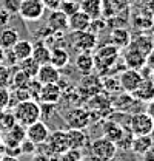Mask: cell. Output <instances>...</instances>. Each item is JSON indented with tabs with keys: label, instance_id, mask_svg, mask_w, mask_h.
Masks as SVG:
<instances>
[{
	"label": "cell",
	"instance_id": "obj_1",
	"mask_svg": "<svg viewBox=\"0 0 154 161\" xmlns=\"http://www.w3.org/2000/svg\"><path fill=\"white\" fill-rule=\"evenodd\" d=\"M13 113H14L16 121L19 124H22V125H25V127H28V125L34 124L36 121L42 119V116H40V104L34 99H25L17 102L14 110H13Z\"/></svg>",
	"mask_w": 154,
	"mask_h": 161
},
{
	"label": "cell",
	"instance_id": "obj_2",
	"mask_svg": "<svg viewBox=\"0 0 154 161\" xmlns=\"http://www.w3.org/2000/svg\"><path fill=\"white\" fill-rule=\"evenodd\" d=\"M93 58H94V68L99 71L100 76H105L113 70V65L119 60V48L111 43H106L99 48L96 56Z\"/></svg>",
	"mask_w": 154,
	"mask_h": 161
},
{
	"label": "cell",
	"instance_id": "obj_3",
	"mask_svg": "<svg viewBox=\"0 0 154 161\" xmlns=\"http://www.w3.org/2000/svg\"><path fill=\"white\" fill-rule=\"evenodd\" d=\"M116 152H117L116 144L105 136H100L91 142V153L99 160L111 161L116 157Z\"/></svg>",
	"mask_w": 154,
	"mask_h": 161
},
{
	"label": "cell",
	"instance_id": "obj_4",
	"mask_svg": "<svg viewBox=\"0 0 154 161\" xmlns=\"http://www.w3.org/2000/svg\"><path fill=\"white\" fill-rule=\"evenodd\" d=\"M65 121L68 124L69 129H80L85 130L90 122H91V112L83 108V107H76L71 108L66 115H65Z\"/></svg>",
	"mask_w": 154,
	"mask_h": 161
},
{
	"label": "cell",
	"instance_id": "obj_5",
	"mask_svg": "<svg viewBox=\"0 0 154 161\" xmlns=\"http://www.w3.org/2000/svg\"><path fill=\"white\" fill-rule=\"evenodd\" d=\"M154 121L145 113V112H136L131 113V118H130V132L139 136V135H148L150 130L153 129Z\"/></svg>",
	"mask_w": 154,
	"mask_h": 161
},
{
	"label": "cell",
	"instance_id": "obj_6",
	"mask_svg": "<svg viewBox=\"0 0 154 161\" xmlns=\"http://www.w3.org/2000/svg\"><path fill=\"white\" fill-rule=\"evenodd\" d=\"M73 45L79 53H90L97 47V34L85 31H73Z\"/></svg>",
	"mask_w": 154,
	"mask_h": 161
},
{
	"label": "cell",
	"instance_id": "obj_7",
	"mask_svg": "<svg viewBox=\"0 0 154 161\" xmlns=\"http://www.w3.org/2000/svg\"><path fill=\"white\" fill-rule=\"evenodd\" d=\"M43 13H45V6H43L42 0H22L19 16L23 20L36 22L43 17Z\"/></svg>",
	"mask_w": 154,
	"mask_h": 161
},
{
	"label": "cell",
	"instance_id": "obj_8",
	"mask_svg": "<svg viewBox=\"0 0 154 161\" xmlns=\"http://www.w3.org/2000/svg\"><path fill=\"white\" fill-rule=\"evenodd\" d=\"M143 79L139 70H133V68H125L120 71L119 75V87L122 92L125 93H133L137 85L140 84V80Z\"/></svg>",
	"mask_w": 154,
	"mask_h": 161
},
{
	"label": "cell",
	"instance_id": "obj_9",
	"mask_svg": "<svg viewBox=\"0 0 154 161\" xmlns=\"http://www.w3.org/2000/svg\"><path fill=\"white\" fill-rule=\"evenodd\" d=\"M46 142H48L49 152L54 153V155H62L63 152H66V150L69 149L68 135H66V132H63V130H54L53 133H49Z\"/></svg>",
	"mask_w": 154,
	"mask_h": 161
},
{
	"label": "cell",
	"instance_id": "obj_10",
	"mask_svg": "<svg viewBox=\"0 0 154 161\" xmlns=\"http://www.w3.org/2000/svg\"><path fill=\"white\" fill-rule=\"evenodd\" d=\"M48 136H49V129H48V125L42 119L36 121L34 124L26 127V138H29L33 142H36L37 146L46 142Z\"/></svg>",
	"mask_w": 154,
	"mask_h": 161
},
{
	"label": "cell",
	"instance_id": "obj_11",
	"mask_svg": "<svg viewBox=\"0 0 154 161\" xmlns=\"http://www.w3.org/2000/svg\"><path fill=\"white\" fill-rule=\"evenodd\" d=\"M123 64L126 65V68L140 70L145 65V54L128 43V47L123 48Z\"/></svg>",
	"mask_w": 154,
	"mask_h": 161
},
{
	"label": "cell",
	"instance_id": "obj_12",
	"mask_svg": "<svg viewBox=\"0 0 154 161\" xmlns=\"http://www.w3.org/2000/svg\"><path fill=\"white\" fill-rule=\"evenodd\" d=\"M36 79L43 85V84H57L60 80V70L56 68L54 65H51L49 62L48 64H43L38 67V71L36 75Z\"/></svg>",
	"mask_w": 154,
	"mask_h": 161
},
{
	"label": "cell",
	"instance_id": "obj_13",
	"mask_svg": "<svg viewBox=\"0 0 154 161\" xmlns=\"http://www.w3.org/2000/svg\"><path fill=\"white\" fill-rule=\"evenodd\" d=\"M62 99V88L59 84H43L38 93V102L57 104Z\"/></svg>",
	"mask_w": 154,
	"mask_h": 161
},
{
	"label": "cell",
	"instance_id": "obj_14",
	"mask_svg": "<svg viewBox=\"0 0 154 161\" xmlns=\"http://www.w3.org/2000/svg\"><path fill=\"white\" fill-rule=\"evenodd\" d=\"M102 133H103L105 138L116 142V141L120 140V136L125 133V127L120 122H117L116 119H105L102 122Z\"/></svg>",
	"mask_w": 154,
	"mask_h": 161
},
{
	"label": "cell",
	"instance_id": "obj_15",
	"mask_svg": "<svg viewBox=\"0 0 154 161\" xmlns=\"http://www.w3.org/2000/svg\"><path fill=\"white\" fill-rule=\"evenodd\" d=\"M154 25V17L151 16V13L140 5V9L139 13L134 14V19H133V26L136 30H139L140 33H145L146 30H151Z\"/></svg>",
	"mask_w": 154,
	"mask_h": 161
},
{
	"label": "cell",
	"instance_id": "obj_16",
	"mask_svg": "<svg viewBox=\"0 0 154 161\" xmlns=\"http://www.w3.org/2000/svg\"><path fill=\"white\" fill-rule=\"evenodd\" d=\"M26 138V127L16 122L9 130L5 132L3 135V144L5 146H19L20 141Z\"/></svg>",
	"mask_w": 154,
	"mask_h": 161
},
{
	"label": "cell",
	"instance_id": "obj_17",
	"mask_svg": "<svg viewBox=\"0 0 154 161\" xmlns=\"http://www.w3.org/2000/svg\"><path fill=\"white\" fill-rule=\"evenodd\" d=\"M131 95L140 102H150L154 99V84L150 78H145L140 80V84Z\"/></svg>",
	"mask_w": 154,
	"mask_h": 161
},
{
	"label": "cell",
	"instance_id": "obj_18",
	"mask_svg": "<svg viewBox=\"0 0 154 161\" xmlns=\"http://www.w3.org/2000/svg\"><path fill=\"white\" fill-rule=\"evenodd\" d=\"M90 23H91V19L80 8L74 11L71 16H68V28L71 31H85L90 28Z\"/></svg>",
	"mask_w": 154,
	"mask_h": 161
},
{
	"label": "cell",
	"instance_id": "obj_19",
	"mask_svg": "<svg viewBox=\"0 0 154 161\" xmlns=\"http://www.w3.org/2000/svg\"><path fill=\"white\" fill-rule=\"evenodd\" d=\"M68 135V144H69V149H76V150H82L85 147H88L90 144V138L88 135L80 130V129H69L66 132Z\"/></svg>",
	"mask_w": 154,
	"mask_h": 161
},
{
	"label": "cell",
	"instance_id": "obj_20",
	"mask_svg": "<svg viewBox=\"0 0 154 161\" xmlns=\"http://www.w3.org/2000/svg\"><path fill=\"white\" fill-rule=\"evenodd\" d=\"M46 25L54 33H62V31L68 30V16L63 11H60V9H54V11H51Z\"/></svg>",
	"mask_w": 154,
	"mask_h": 161
},
{
	"label": "cell",
	"instance_id": "obj_21",
	"mask_svg": "<svg viewBox=\"0 0 154 161\" xmlns=\"http://www.w3.org/2000/svg\"><path fill=\"white\" fill-rule=\"evenodd\" d=\"M130 42H131V34L125 26L123 28H113V31L110 34V43L111 45H114L120 50V48L128 47Z\"/></svg>",
	"mask_w": 154,
	"mask_h": 161
},
{
	"label": "cell",
	"instance_id": "obj_22",
	"mask_svg": "<svg viewBox=\"0 0 154 161\" xmlns=\"http://www.w3.org/2000/svg\"><path fill=\"white\" fill-rule=\"evenodd\" d=\"M76 68L79 73H82L83 76L91 75V71L94 70V58L90 53H79L76 58Z\"/></svg>",
	"mask_w": 154,
	"mask_h": 161
},
{
	"label": "cell",
	"instance_id": "obj_23",
	"mask_svg": "<svg viewBox=\"0 0 154 161\" xmlns=\"http://www.w3.org/2000/svg\"><path fill=\"white\" fill-rule=\"evenodd\" d=\"M79 8L90 19H99L102 16V0H82L79 2Z\"/></svg>",
	"mask_w": 154,
	"mask_h": 161
},
{
	"label": "cell",
	"instance_id": "obj_24",
	"mask_svg": "<svg viewBox=\"0 0 154 161\" xmlns=\"http://www.w3.org/2000/svg\"><path fill=\"white\" fill-rule=\"evenodd\" d=\"M9 50H11V53L14 54L16 60L20 62V60H23L31 56V53H33V43H31L29 40H20L19 39L14 43V47L9 48Z\"/></svg>",
	"mask_w": 154,
	"mask_h": 161
},
{
	"label": "cell",
	"instance_id": "obj_25",
	"mask_svg": "<svg viewBox=\"0 0 154 161\" xmlns=\"http://www.w3.org/2000/svg\"><path fill=\"white\" fill-rule=\"evenodd\" d=\"M130 45H133L134 48H137L140 53H143V54L146 56L148 51L154 47V40L151 36H148V34H145V33H140V34H137L136 37H131Z\"/></svg>",
	"mask_w": 154,
	"mask_h": 161
},
{
	"label": "cell",
	"instance_id": "obj_26",
	"mask_svg": "<svg viewBox=\"0 0 154 161\" xmlns=\"http://www.w3.org/2000/svg\"><path fill=\"white\" fill-rule=\"evenodd\" d=\"M69 62V53L65 50V48H60V47H54L51 48V58H49V64L54 65L56 68H63L66 67Z\"/></svg>",
	"mask_w": 154,
	"mask_h": 161
},
{
	"label": "cell",
	"instance_id": "obj_27",
	"mask_svg": "<svg viewBox=\"0 0 154 161\" xmlns=\"http://www.w3.org/2000/svg\"><path fill=\"white\" fill-rule=\"evenodd\" d=\"M31 58L37 62L38 65H43V64H48L49 58H51V48L43 43V42H38L37 45H33V53H31Z\"/></svg>",
	"mask_w": 154,
	"mask_h": 161
},
{
	"label": "cell",
	"instance_id": "obj_28",
	"mask_svg": "<svg viewBox=\"0 0 154 161\" xmlns=\"http://www.w3.org/2000/svg\"><path fill=\"white\" fill-rule=\"evenodd\" d=\"M151 146H153V141L150 138V135H139V136H133L130 150H133L137 155H143Z\"/></svg>",
	"mask_w": 154,
	"mask_h": 161
},
{
	"label": "cell",
	"instance_id": "obj_29",
	"mask_svg": "<svg viewBox=\"0 0 154 161\" xmlns=\"http://www.w3.org/2000/svg\"><path fill=\"white\" fill-rule=\"evenodd\" d=\"M19 33L14 28H3L0 31V47L3 50H9L14 47V43L19 40Z\"/></svg>",
	"mask_w": 154,
	"mask_h": 161
},
{
	"label": "cell",
	"instance_id": "obj_30",
	"mask_svg": "<svg viewBox=\"0 0 154 161\" xmlns=\"http://www.w3.org/2000/svg\"><path fill=\"white\" fill-rule=\"evenodd\" d=\"M19 64V70H22L25 75H28L29 78H36V75H37V71H38V65L36 60L33 59L31 56L29 58H26V59H23V60H20V62H17Z\"/></svg>",
	"mask_w": 154,
	"mask_h": 161
},
{
	"label": "cell",
	"instance_id": "obj_31",
	"mask_svg": "<svg viewBox=\"0 0 154 161\" xmlns=\"http://www.w3.org/2000/svg\"><path fill=\"white\" fill-rule=\"evenodd\" d=\"M16 122H17V121L14 118V113H13V112H9V110H6V108L2 112V115H0V130H2V132L9 130Z\"/></svg>",
	"mask_w": 154,
	"mask_h": 161
},
{
	"label": "cell",
	"instance_id": "obj_32",
	"mask_svg": "<svg viewBox=\"0 0 154 161\" xmlns=\"http://www.w3.org/2000/svg\"><path fill=\"white\" fill-rule=\"evenodd\" d=\"M133 133L130 132V129L128 130H125V133L120 136V140L116 141V147L117 149H120V150H130L131 149V142H133Z\"/></svg>",
	"mask_w": 154,
	"mask_h": 161
},
{
	"label": "cell",
	"instance_id": "obj_33",
	"mask_svg": "<svg viewBox=\"0 0 154 161\" xmlns=\"http://www.w3.org/2000/svg\"><path fill=\"white\" fill-rule=\"evenodd\" d=\"M29 79H31V78H29L28 75H25L22 70L17 68L16 75H13V85H14V88H25V87L28 85Z\"/></svg>",
	"mask_w": 154,
	"mask_h": 161
},
{
	"label": "cell",
	"instance_id": "obj_34",
	"mask_svg": "<svg viewBox=\"0 0 154 161\" xmlns=\"http://www.w3.org/2000/svg\"><path fill=\"white\" fill-rule=\"evenodd\" d=\"M20 6H22V0H2V8L8 11L11 16L19 14Z\"/></svg>",
	"mask_w": 154,
	"mask_h": 161
},
{
	"label": "cell",
	"instance_id": "obj_35",
	"mask_svg": "<svg viewBox=\"0 0 154 161\" xmlns=\"http://www.w3.org/2000/svg\"><path fill=\"white\" fill-rule=\"evenodd\" d=\"M40 88H42V84H40L36 78H31L29 82H28V85H26V90H28V93H29V98H31V99H34V101L38 99Z\"/></svg>",
	"mask_w": 154,
	"mask_h": 161
},
{
	"label": "cell",
	"instance_id": "obj_36",
	"mask_svg": "<svg viewBox=\"0 0 154 161\" xmlns=\"http://www.w3.org/2000/svg\"><path fill=\"white\" fill-rule=\"evenodd\" d=\"M60 11H63L66 16H71L74 11L79 9V3H77L76 0H62V3H60V8H59Z\"/></svg>",
	"mask_w": 154,
	"mask_h": 161
},
{
	"label": "cell",
	"instance_id": "obj_37",
	"mask_svg": "<svg viewBox=\"0 0 154 161\" xmlns=\"http://www.w3.org/2000/svg\"><path fill=\"white\" fill-rule=\"evenodd\" d=\"M19 147H20V150H22V153H26V155H33L37 150V144L33 142L29 138H25V140L20 141Z\"/></svg>",
	"mask_w": 154,
	"mask_h": 161
},
{
	"label": "cell",
	"instance_id": "obj_38",
	"mask_svg": "<svg viewBox=\"0 0 154 161\" xmlns=\"http://www.w3.org/2000/svg\"><path fill=\"white\" fill-rule=\"evenodd\" d=\"M62 161H80L82 160V150L76 149H68L66 152H63L62 155H59Z\"/></svg>",
	"mask_w": 154,
	"mask_h": 161
},
{
	"label": "cell",
	"instance_id": "obj_39",
	"mask_svg": "<svg viewBox=\"0 0 154 161\" xmlns=\"http://www.w3.org/2000/svg\"><path fill=\"white\" fill-rule=\"evenodd\" d=\"M11 101V93L6 87H0V108L5 110L8 108V104Z\"/></svg>",
	"mask_w": 154,
	"mask_h": 161
},
{
	"label": "cell",
	"instance_id": "obj_40",
	"mask_svg": "<svg viewBox=\"0 0 154 161\" xmlns=\"http://www.w3.org/2000/svg\"><path fill=\"white\" fill-rule=\"evenodd\" d=\"M9 82H11L9 68L5 65H0V87H8Z\"/></svg>",
	"mask_w": 154,
	"mask_h": 161
},
{
	"label": "cell",
	"instance_id": "obj_41",
	"mask_svg": "<svg viewBox=\"0 0 154 161\" xmlns=\"http://www.w3.org/2000/svg\"><path fill=\"white\" fill-rule=\"evenodd\" d=\"M3 155H8V157H17L19 158L22 155V150H20L19 146H5L3 149Z\"/></svg>",
	"mask_w": 154,
	"mask_h": 161
},
{
	"label": "cell",
	"instance_id": "obj_42",
	"mask_svg": "<svg viewBox=\"0 0 154 161\" xmlns=\"http://www.w3.org/2000/svg\"><path fill=\"white\" fill-rule=\"evenodd\" d=\"M45 9H49V11H54V9H59L60 8V3L62 0H42Z\"/></svg>",
	"mask_w": 154,
	"mask_h": 161
},
{
	"label": "cell",
	"instance_id": "obj_43",
	"mask_svg": "<svg viewBox=\"0 0 154 161\" xmlns=\"http://www.w3.org/2000/svg\"><path fill=\"white\" fill-rule=\"evenodd\" d=\"M11 14L8 13V11H5L3 8L0 9V26H6V25H9V22H11Z\"/></svg>",
	"mask_w": 154,
	"mask_h": 161
},
{
	"label": "cell",
	"instance_id": "obj_44",
	"mask_svg": "<svg viewBox=\"0 0 154 161\" xmlns=\"http://www.w3.org/2000/svg\"><path fill=\"white\" fill-rule=\"evenodd\" d=\"M145 65H146L148 68L154 70V47L148 51V54L145 56Z\"/></svg>",
	"mask_w": 154,
	"mask_h": 161
},
{
	"label": "cell",
	"instance_id": "obj_45",
	"mask_svg": "<svg viewBox=\"0 0 154 161\" xmlns=\"http://www.w3.org/2000/svg\"><path fill=\"white\" fill-rule=\"evenodd\" d=\"M151 119L154 121V99L153 101H150V102H146V108L143 110Z\"/></svg>",
	"mask_w": 154,
	"mask_h": 161
},
{
	"label": "cell",
	"instance_id": "obj_46",
	"mask_svg": "<svg viewBox=\"0 0 154 161\" xmlns=\"http://www.w3.org/2000/svg\"><path fill=\"white\" fill-rule=\"evenodd\" d=\"M143 157V161H154V144L142 155Z\"/></svg>",
	"mask_w": 154,
	"mask_h": 161
},
{
	"label": "cell",
	"instance_id": "obj_47",
	"mask_svg": "<svg viewBox=\"0 0 154 161\" xmlns=\"http://www.w3.org/2000/svg\"><path fill=\"white\" fill-rule=\"evenodd\" d=\"M142 6H145V8L151 13V16L154 17V0H143Z\"/></svg>",
	"mask_w": 154,
	"mask_h": 161
},
{
	"label": "cell",
	"instance_id": "obj_48",
	"mask_svg": "<svg viewBox=\"0 0 154 161\" xmlns=\"http://www.w3.org/2000/svg\"><path fill=\"white\" fill-rule=\"evenodd\" d=\"M126 5H133V6H140L143 3V0H123Z\"/></svg>",
	"mask_w": 154,
	"mask_h": 161
},
{
	"label": "cell",
	"instance_id": "obj_49",
	"mask_svg": "<svg viewBox=\"0 0 154 161\" xmlns=\"http://www.w3.org/2000/svg\"><path fill=\"white\" fill-rule=\"evenodd\" d=\"M34 161H53L48 155H38V157H36V160Z\"/></svg>",
	"mask_w": 154,
	"mask_h": 161
},
{
	"label": "cell",
	"instance_id": "obj_50",
	"mask_svg": "<svg viewBox=\"0 0 154 161\" xmlns=\"http://www.w3.org/2000/svg\"><path fill=\"white\" fill-rule=\"evenodd\" d=\"M2 161H20L17 157H8V155H3L2 157Z\"/></svg>",
	"mask_w": 154,
	"mask_h": 161
},
{
	"label": "cell",
	"instance_id": "obj_51",
	"mask_svg": "<svg viewBox=\"0 0 154 161\" xmlns=\"http://www.w3.org/2000/svg\"><path fill=\"white\" fill-rule=\"evenodd\" d=\"M3 149H5V144H3V135L0 133V158L3 157Z\"/></svg>",
	"mask_w": 154,
	"mask_h": 161
},
{
	"label": "cell",
	"instance_id": "obj_52",
	"mask_svg": "<svg viewBox=\"0 0 154 161\" xmlns=\"http://www.w3.org/2000/svg\"><path fill=\"white\" fill-rule=\"evenodd\" d=\"M3 62H5V50L0 47V65H2Z\"/></svg>",
	"mask_w": 154,
	"mask_h": 161
},
{
	"label": "cell",
	"instance_id": "obj_53",
	"mask_svg": "<svg viewBox=\"0 0 154 161\" xmlns=\"http://www.w3.org/2000/svg\"><path fill=\"white\" fill-rule=\"evenodd\" d=\"M148 135H150V138H151V141H153V144H154V125H153V129L150 130V133H148Z\"/></svg>",
	"mask_w": 154,
	"mask_h": 161
},
{
	"label": "cell",
	"instance_id": "obj_54",
	"mask_svg": "<svg viewBox=\"0 0 154 161\" xmlns=\"http://www.w3.org/2000/svg\"><path fill=\"white\" fill-rule=\"evenodd\" d=\"M150 79H151V82L154 84V70H151V75H150Z\"/></svg>",
	"mask_w": 154,
	"mask_h": 161
},
{
	"label": "cell",
	"instance_id": "obj_55",
	"mask_svg": "<svg viewBox=\"0 0 154 161\" xmlns=\"http://www.w3.org/2000/svg\"><path fill=\"white\" fill-rule=\"evenodd\" d=\"M86 161H103V160H99V158H96V157H91L90 160H86Z\"/></svg>",
	"mask_w": 154,
	"mask_h": 161
},
{
	"label": "cell",
	"instance_id": "obj_56",
	"mask_svg": "<svg viewBox=\"0 0 154 161\" xmlns=\"http://www.w3.org/2000/svg\"><path fill=\"white\" fill-rule=\"evenodd\" d=\"M2 112H3V110H2V108H0V115H2Z\"/></svg>",
	"mask_w": 154,
	"mask_h": 161
},
{
	"label": "cell",
	"instance_id": "obj_57",
	"mask_svg": "<svg viewBox=\"0 0 154 161\" xmlns=\"http://www.w3.org/2000/svg\"><path fill=\"white\" fill-rule=\"evenodd\" d=\"M0 161H2V158H0Z\"/></svg>",
	"mask_w": 154,
	"mask_h": 161
},
{
	"label": "cell",
	"instance_id": "obj_58",
	"mask_svg": "<svg viewBox=\"0 0 154 161\" xmlns=\"http://www.w3.org/2000/svg\"><path fill=\"white\" fill-rule=\"evenodd\" d=\"M80 161H82V160H80Z\"/></svg>",
	"mask_w": 154,
	"mask_h": 161
}]
</instances>
